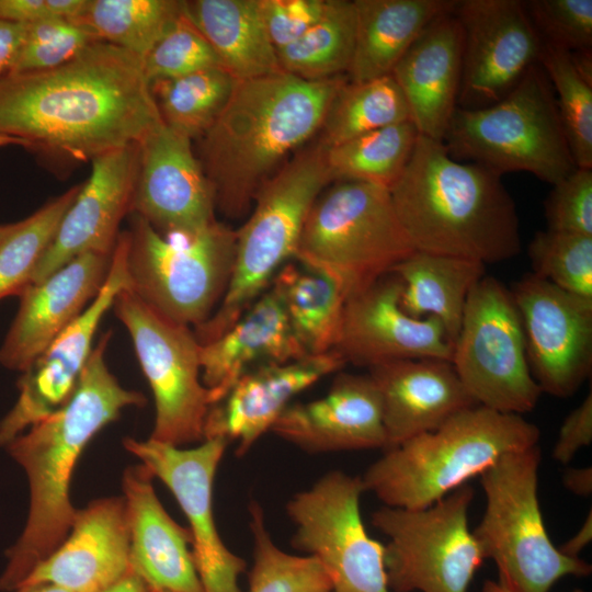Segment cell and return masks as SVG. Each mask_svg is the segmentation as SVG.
I'll use <instances>...</instances> for the list:
<instances>
[{
	"mask_svg": "<svg viewBox=\"0 0 592 592\" xmlns=\"http://www.w3.org/2000/svg\"><path fill=\"white\" fill-rule=\"evenodd\" d=\"M161 122L143 61L105 42L58 67L0 78V134L45 157L92 161Z\"/></svg>",
	"mask_w": 592,
	"mask_h": 592,
	"instance_id": "obj_1",
	"label": "cell"
},
{
	"mask_svg": "<svg viewBox=\"0 0 592 592\" xmlns=\"http://www.w3.org/2000/svg\"><path fill=\"white\" fill-rule=\"evenodd\" d=\"M111 338L106 331L93 346L69 401L4 446L27 476L30 509L22 534L7 551L0 591L16 590L68 536L77 511L69 497L71 476L89 441L124 408L146 403L141 392L124 388L110 372Z\"/></svg>",
	"mask_w": 592,
	"mask_h": 592,
	"instance_id": "obj_2",
	"label": "cell"
},
{
	"mask_svg": "<svg viewBox=\"0 0 592 592\" xmlns=\"http://www.w3.org/2000/svg\"><path fill=\"white\" fill-rule=\"evenodd\" d=\"M346 76L309 81L282 70L237 80L224 110L198 138V155L215 207L246 215L261 186L320 132Z\"/></svg>",
	"mask_w": 592,
	"mask_h": 592,
	"instance_id": "obj_3",
	"label": "cell"
},
{
	"mask_svg": "<svg viewBox=\"0 0 592 592\" xmlns=\"http://www.w3.org/2000/svg\"><path fill=\"white\" fill-rule=\"evenodd\" d=\"M500 174L452 158L443 141L419 135L389 189L415 251L498 263L520 253L515 203Z\"/></svg>",
	"mask_w": 592,
	"mask_h": 592,
	"instance_id": "obj_4",
	"label": "cell"
},
{
	"mask_svg": "<svg viewBox=\"0 0 592 592\" xmlns=\"http://www.w3.org/2000/svg\"><path fill=\"white\" fill-rule=\"evenodd\" d=\"M521 414L467 408L437 429L385 449L365 471V491L387 506L423 509L479 476L502 455L537 445Z\"/></svg>",
	"mask_w": 592,
	"mask_h": 592,
	"instance_id": "obj_5",
	"label": "cell"
},
{
	"mask_svg": "<svg viewBox=\"0 0 592 592\" xmlns=\"http://www.w3.org/2000/svg\"><path fill=\"white\" fill-rule=\"evenodd\" d=\"M327 147L298 150L258 191L253 208L236 230L235 260L225 295L210 317L193 329L200 343L228 328L269 288L277 271L293 260L306 217L331 183Z\"/></svg>",
	"mask_w": 592,
	"mask_h": 592,
	"instance_id": "obj_6",
	"label": "cell"
},
{
	"mask_svg": "<svg viewBox=\"0 0 592 592\" xmlns=\"http://www.w3.org/2000/svg\"><path fill=\"white\" fill-rule=\"evenodd\" d=\"M443 143L452 158L498 174L528 172L551 185L576 168L551 83L539 64L486 107H457Z\"/></svg>",
	"mask_w": 592,
	"mask_h": 592,
	"instance_id": "obj_7",
	"label": "cell"
},
{
	"mask_svg": "<svg viewBox=\"0 0 592 592\" xmlns=\"http://www.w3.org/2000/svg\"><path fill=\"white\" fill-rule=\"evenodd\" d=\"M414 251L388 189L335 181L314 202L293 260L332 278L348 298Z\"/></svg>",
	"mask_w": 592,
	"mask_h": 592,
	"instance_id": "obj_8",
	"label": "cell"
},
{
	"mask_svg": "<svg viewBox=\"0 0 592 592\" xmlns=\"http://www.w3.org/2000/svg\"><path fill=\"white\" fill-rule=\"evenodd\" d=\"M538 445L502 455L482 471L486 510L473 535L494 561L499 583L512 592H548L566 576L587 577L592 567L553 544L538 501Z\"/></svg>",
	"mask_w": 592,
	"mask_h": 592,
	"instance_id": "obj_9",
	"label": "cell"
},
{
	"mask_svg": "<svg viewBox=\"0 0 592 592\" xmlns=\"http://www.w3.org/2000/svg\"><path fill=\"white\" fill-rule=\"evenodd\" d=\"M127 270L133 289L166 318L192 327L220 304L235 260L236 230L215 221L185 243L166 240L132 214Z\"/></svg>",
	"mask_w": 592,
	"mask_h": 592,
	"instance_id": "obj_10",
	"label": "cell"
},
{
	"mask_svg": "<svg viewBox=\"0 0 592 592\" xmlns=\"http://www.w3.org/2000/svg\"><path fill=\"white\" fill-rule=\"evenodd\" d=\"M468 483L423 509L384 505L371 517L385 534L384 567L392 592H467L485 558L469 531Z\"/></svg>",
	"mask_w": 592,
	"mask_h": 592,
	"instance_id": "obj_11",
	"label": "cell"
},
{
	"mask_svg": "<svg viewBox=\"0 0 592 592\" xmlns=\"http://www.w3.org/2000/svg\"><path fill=\"white\" fill-rule=\"evenodd\" d=\"M451 363L479 406L522 415L543 394L511 291L493 276L485 275L469 293Z\"/></svg>",
	"mask_w": 592,
	"mask_h": 592,
	"instance_id": "obj_12",
	"label": "cell"
},
{
	"mask_svg": "<svg viewBox=\"0 0 592 592\" xmlns=\"http://www.w3.org/2000/svg\"><path fill=\"white\" fill-rule=\"evenodd\" d=\"M112 307L130 335L153 395L150 439L180 447L203 442L213 402L202 383L200 343L193 329L160 315L130 287L117 294Z\"/></svg>",
	"mask_w": 592,
	"mask_h": 592,
	"instance_id": "obj_13",
	"label": "cell"
},
{
	"mask_svg": "<svg viewBox=\"0 0 592 592\" xmlns=\"http://www.w3.org/2000/svg\"><path fill=\"white\" fill-rule=\"evenodd\" d=\"M362 478L329 471L286 505L296 531L292 546L316 558L332 592H390L384 545L366 532L360 508Z\"/></svg>",
	"mask_w": 592,
	"mask_h": 592,
	"instance_id": "obj_14",
	"label": "cell"
},
{
	"mask_svg": "<svg viewBox=\"0 0 592 592\" xmlns=\"http://www.w3.org/2000/svg\"><path fill=\"white\" fill-rule=\"evenodd\" d=\"M228 444L220 437L204 440L192 448L150 437L123 441L153 478L169 488L182 509L203 592H240L238 578L246 569V561L224 544L213 513L214 479Z\"/></svg>",
	"mask_w": 592,
	"mask_h": 592,
	"instance_id": "obj_15",
	"label": "cell"
},
{
	"mask_svg": "<svg viewBox=\"0 0 592 592\" xmlns=\"http://www.w3.org/2000/svg\"><path fill=\"white\" fill-rule=\"evenodd\" d=\"M129 232H119L107 276L87 308L22 372L19 396L0 421V446L64 407L73 395L93 349L96 329L117 294L130 287Z\"/></svg>",
	"mask_w": 592,
	"mask_h": 592,
	"instance_id": "obj_16",
	"label": "cell"
},
{
	"mask_svg": "<svg viewBox=\"0 0 592 592\" xmlns=\"http://www.w3.org/2000/svg\"><path fill=\"white\" fill-rule=\"evenodd\" d=\"M531 373L543 392L572 396L592 369V299L563 291L534 273L511 289Z\"/></svg>",
	"mask_w": 592,
	"mask_h": 592,
	"instance_id": "obj_17",
	"label": "cell"
},
{
	"mask_svg": "<svg viewBox=\"0 0 592 592\" xmlns=\"http://www.w3.org/2000/svg\"><path fill=\"white\" fill-rule=\"evenodd\" d=\"M454 14L463 31L457 107L494 104L538 64L543 41L520 0L457 1Z\"/></svg>",
	"mask_w": 592,
	"mask_h": 592,
	"instance_id": "obj_18",
	"label": "cell"
},
{
	"mask_svg": "<svg viewBox=\"0 0 592 592\" xmlns=\"http://www.w3.org/2000/svg\"><path fill=\"white\" fill-rule=\"evenodd\" d=\"M210 184L192 139L163 122L138 143V169L130 214L159 234L190 238L215 221Z\"/></svg>",
	"mask_w": 592,
	"mask_h": 592,
	"instance_id": "obj_19",
	"label": "cell"
},
{
	"mask_svg": "<svg viewBox=\"0 0 592 592\" xmlns=\"http://www.w3.org/2000/svg\"><path fill=\"white\" fill-rule=\"evenodd\" d=\"M402 283L389 273L346 298L334 348L345 364L372 368L400 360H452L453 345L435 317L413 318L400 306Z\"/></svg>",
	"mask_w": 592,
	"mask_h": 592,
	"instance_id": "obj_20",
	"label": "cell"
},
{
	"mask_svg": "<svg viewBox=\"0 0 592 592\" xmlns=\"http://www.w3.org/2000/svg\"><path fill=\"white\" fill-rule=\"evenodd\" d=\"M91 163L89 179L81 183L30 283L45 280L83 253H113L119 225L132 209L138 144L103 153Z\"/></svg>",
	"mask_w": 592,
	"mask_h": 592,
	"instance_id": "obj_21",
	"label": "cell"
},
{
	"mask_svg": "<svg viewBox=\"0 0 592 592\" xmlns=\"http://www.w3.org/2000/svg\"><path fill=\"white\" fill-rule=\"evenodd\" d=\"M345 365L334 350L286 363H267L244 373L206 417L204 440L238 443L243 456L298 394Z\"/></svg>",
	"mask_w": 592,
	"mask_h": 592,
	"instance_id": "obj_22",
	"label": "cell"
},
{
	"mask_svg": "<svg viewBox=\"0 0 592 592\" xmlns=\"http://www.w3.org/2000/svg\"><path fill=\"white\" fill-rule=\"evenodd\" d=\"M112 254L88 252L18 295L16 315L0 345V365L24 372L91 303L102 287Z\"/></svg>",
	"mask_w": 592,
	"mask_h": 592,
	"instance_id": "obj_23",
	"label": "cell"
},
{
	"mask_svg": "<svg viewBox=\"0 0 592 592\" xmlns=\"http://www.w3.org/2000/svg\"><path fill=\"white\" fill-rule=\"evenodd\" d=\"M271 431L308 453L387 445L380 397L369 375L338 373L323 397L291 403Z\"/></svg>",
	"mask_w": 592,
	"mask_h": 592,
	"instance_id": "obj_24",
	"label": "cell"
},
{
	"mask_svg": "<svg viewBox=\"0 0 592 592\" xmlns=\"http://www.w3.org/2000/svg\"><path fill=\"white\" fill-rule=\"evenodd\" d=\"M129 571L125 500L111 497L77 509L66 539L20 587L50 583L71 592H101Z\"/></svg>",
	"mask_w": 592,
	"mask_h": 592,
	"instance_id": "obj_25",
	"label": "cell"
},
{
	"mask_svg": "<svg viewBox=\"0 0 592 592\" xmlns=\"http://www.w3.org/2000/svg\"><path fill=\"white\" fill-rule=\"evenodd\" d=\"M368 372L380 397L385 449L431 432L456 413L478 406L449 361L400 360Z\"/></svg>",
	"mask_w": 592,
	"mask_h": 592,
	"instance_id": "obj_26",
	"label": "cell"
},
{
	"mask_svg": "<svg viewBox=\"0 0 592 592\" xmlns=\"http://www.w3.org/2000/svg\"><path fill=\"white\" fill-rule=\"evenodd\" d=\"M152 479L143 464L127 467L123 475L130 571L151 589L203 592L189 547L190 532L164 510Z\"/></svg>",
	"mask_w": 592,
	"mask_h": 592,
	"instance_id": "obj_27",
	"label": "cell"
},
{
	"mask_svg": "<svg viewBox=\"0 0 592 592\" xmlns=\"http://www.w3.org/2000/svg\"><path fill=\"white\" fill-rule=\"evenodd\" d=\"M463 66V31L452 12L435 19L395 66L419 135L443 141L457 109Z\"/></svg>",
	"mask_w": 592,
	"mask_h": 592,
	"instance_id": "obj_28",
	"label": "cell"
},
{
	"mask_svg": "<svg viewBox=\"0 0 592 592\" xmlns=\"http://www.w3.org/2000/svg\"><path fill=\"white\" fill-rule=\"evenodd\" d=\"M307 355L278 297L269 287L230 328L217 338L200 343L202 383L209 390L214 406L253 367L286 363Z\"/></svg>",
	"mask_w": 592,
	"mask_h": 592,
	"instance_id": "obj_29",
	"label": "cell"
},
{
	"mask_svg": "<svg viewBox=\"0 0 592 592\" xmlns=\"http://www.w3.org/2000/svg\"><path fill=\"white\" fill-rule=\"evenodd\" d=\"M356 27L351 82L390 76L395 66L439 16L452 12L455 0H353Z\"/></svg>",
	"mask_w": 592,
	"mask_h": 592,
	"instance_id": "obj_30",
	"label": "cell"
},
{
	"mask_svg": "<svg viewBox=\"0 0 592 592\" xmlns=\"http://www.w3.org/2000/svg\"><path fill=\"white\" fill-rule=\"evenodd\" d=\"M184 13L236 80L281 70L263 24L260 0L184 1Z\"/></svg>",
	"mask_w": 592,
	"mask_h": 592,
	"instance_id": "obj_31",
	"label": "cell"
},
{
	"mask_svg": "<svg viewBox=\"0 0 592 592\" xmlns=\"http://www.w3.org/2000/svg\"><path fill=\"white\" fill-rule=\"evenodd\" d=\"M483 263L414 251L390 273L402 283L400 306L413 318L435 317L454 344L473 287L486 275Z\"/></svg>",
	"mask_w": 592,
	"mask_h": 592,
	"instance_id": "obj_32",
	"label": "cell"
},
{
	"mask_svg": "<svg viewBox=\"0 0 592 592\" xmlns=\"http://www.w3.org/2000/svg\"><path fill=\"white\" fill-rule=\"evenodd\" d=\"M269 287L278 297L295 337L308 355L334 350L346 301L337 282L297 261H288Z\"/></svg>",
	"mask_w": 592,
	"mask_h": 592,
	"instance_id": "obj_33",
	"label": "cell"
},
{
	"mask_svg": "<svg viewBox=\"0 0 592 592\" xmlns=\"http://www.w3.org/2000/svg\"><path fill=\"white\" fill-rule=\"evenodd\" d=\"M354 2L329 0L321 18L298 39L276 52L282 71L309 81L346 76L353 57Z\"/></svg>",
	"mask_w": 592,
	"mask_h": 592,
	"instance_id": "obj_34",
	"label": "cell"
},
{
	"mask_svg": "<svg viewBox=\"0 0 592 592\" xmlns=\"http://www.w3.org/2000/svg\"><path fill=\"white\" fill-rule=\"evenodd\" d=\"M183 7L184 1L177 0H86L71 21L143 61Z\"/></svg>",
	"mask_w": 592,
	"mask_h": 592,
	"instance_id": "obj_35",
	"label": "cell"
},
{
	"mask_svg": "<svg viewBox=\"0 0 592 592\" xmlns=\"http://www.w3.org/2000/svg\"><path fill=\"white\" fill-rule=\"evenodd\" d=\"M407 121L409 106L391 75L364 82L348 79L329 105L319 141L332 147Z\"/></svg>",
	"mask_w": 592,
	"mask_h": 592,
	"instance_id": "obj_36",
	"label": "cell"
},
{
	"mask_svg": "<svg viewBox=\"0 0 592 592\" xmlns=\"http://www.w3.org/2000/svg\"><path fill=\"white\" fill-rule=\"evenodd\" d=\"M418 136L407 121L327 147L332 181H360L389 190L406 169Z\"/></svg>",
	"mask_w": 592,
	"mask_h": 592,
	"instance_id": "obj_37",
	"label": "cell"
},
{
	"mask_svg": "<svg viewBox=\"0 0 592 592\" xmlns=\"http://www.w3.org/2000/svg\"><path fill=\"white\" fill-rule=\"evenodd\" d=\"M237 80L224 68H209L150 83L162 122L190 139L201 138L217 119Z\"/></svg>",
	"mask_w": 592,
	"mask_h": 592,
	"instance_id": "obj_38",
	"label": "cell"
},
{
	"mask_svg": "<svg viewBox=\"0 0 592 592\" xmlns=\"http://www.w3.org/2000/svg\"><path fill=\"white\" fill-rule=\"evenodd\" d=\"M81 184L49 201L35 213L16 221L0 243V300L18 296L47 250L58 226L75 201Z\"/></svg>",
	"mask_w": 592,
	"mask_h": 592,
	"instance_id": "obj_39",
	"label": "cell"
},
{
	"mask_svg": "<svg viewBox=\"0 0 592 592\" xmlns=\"http://www.w3.org/2000/svg\"><path fill=\"white\" fill-rule=\"evenodd\" d=\"M249 512L253 537L249 592H332L331 580L316 558L278 548L265 527L261 506L252 502Z\"/></svg>",
	"mask_w": 592,
	"mask_h": 592,
	"instance_id": "obj_40",
	"label": "cell"
},
{
	"mask_svg": "<svg viewBox=\"0 0 592 592\" xmlns=\"http://www.w3.org/2000/svg\"><path fill=\"white\" fill-rule=\"evenodd\" d=\"M538 64L551 83L577 168L592 169V80L578 71L568 52L544 43Z\"/></svg>",
	"mask_w": 592,
	"mask_h": 592,
	"instance_id": "obj_41",
	"label": "cell"
},
{
	"mask_svg": "<svg viewBox=\"0 0 592 592\" xmlns=\"http://www.w3.org/2000/svg\"><path fill=\"white\" fill-rule=\"evenodd\" d=\"M535 275L569 293L592 299V237L538 231L528 244Z\"/></svg>",
	"mask_w": 592,
	"mask_h": 592,
	"instance_id": "obj_42",
	"label": "cell"
},
{
	"mask_svg": "<svg viewBox=\"0 0 592 592\" xmlns=\"http://www.w3.org/2000/svg\"><path fill=\"white\" fill-rule=\"evenodd\" d=\"M149 83L223 67L216 53L184 13L173 22L143 60ZM225 69V68H224Z\"/></svg>",
	"mask_w": 592,
	"mask_h": 592,
	"instance_id": "obj_43",
	"label": "cell"
},
{
	"mask_svg": "<svg viewBox=\"0 0 592 592\" xmlns=\"http://www.w3.org/2000/svg\"><path fill=\"white\" fill-rule=\"evenodd\" d=\"M98 41L89 30L67 19L25 25L24 41L12 73L58 67Z\"/></svg>",
	"mask_w": 592,
	"mask_h": 592,
	"instance_id": "obj_44",
	"label": "cell"
},
{
	"mask_svg": "<svg viewBox=\"0 0 592 592\" xmlns=\"http://www.w3.org/2000/svg\"><path fill=\"white\" fill-rule=\"evenodd\" d=\"M544 44L572 53L592 47V0L523 1Z\"/></svg>",
	"mask_w": 592,
	"mask_h": 592,
	"instance_id": "obj_45",
	"label": "cell"
},
{
	"mask_svg": "<svg viewBox=\"0 0 592 592\" xmlns=\"http://www.w3.org/2000/svg\"><path fill=\"white\" fill-rule=\"evenodd\" d=\"M547 229L592 237V169L576 168L544 203Z\"/></svg>",
	"mask_w": 592,
	"mask_h": 592,
	"instance_id": "obj_46",
	"label": "cell"
},
{
	"mask_svg": "<svg viewBox=\"0 0 592 592\" xmlns=\"http://www.w3.org/2000/svg\"><path fill=\"white\" fill-rule=\"evenodd\" d=\"M329 0H260L267 37L277 52L298 39L323 14Z\"/></svg>",
	"mask_w": 592,
	"mask_h": 592,
	"instance_id": "obj_47",
	"label": "cell"
},
{
	"mask_svg": "<svg viewBox=\"0 0 592 592\" xmlns=\"http://www.w3.org/2000/svg\"><path fill=\"white\" fill-rule=\"evenodd\" d=\"M86 0H0V19L29 25L50 19H76Z\"/></svg>",
	"mask_w": 592,
	"mask_h": 592,
	"instance_id": "obj_48",
	"label": "cell"
},
{
	"mask_svg": "<svg viewBox=\"0 0 592 592\" xmlns=\"http://www.w3.org/2000/svg\"><path fill=\"white\" fill-rule=\"evenodd\" d=\"M592 442V391L563 420L551 457L568 465L576 454Z\"/></svg>",
	"mask_w": 592,
	"mask_h": 592,
	"instance_id": "obj_49",
	"label": "cell"
},
{
	"mask_svg": "<svg viewBox=\"0 0 592 592\" xmlns=\"http://www.w3.org/2000/svg\"><path fill=\"white\" fill-rule=\"evenodd\" d=\"M25 36V25L0 19V78L13 72Z\"/></svg>",
	"mask_w": 592,
	"mask_h": 592,
	"instance_id": "obj_50",
	"label": "cell"
},
{
	"mask_svg": "<svg viewBox=\"0 0 592 592\" xmlns=\"http://www.w3.org/2000/svg\"><path fill=\"white\" fill-rule=\"evenodd\" d=\"M562 483L573 494L588 497L592 493V468H568L562 475Z\"/></svg>",
	"mask_w": 592,
	"mask_h": 592,
	"instance_id": "obj_51",
	"label": "cell"
},
{
	"mask_svg": "<svg viewBox=\"0 0 592 592\" xmlns=\"http://www.w3.org/2000/svg\"><path fill=\"white\" fill-rule=\"evenodd\" d=\"M592 539V513L589 511L579 531L558 549L568 557L579 558V554Z\"/></svg>",
	"mask_w": 592,
	"mask_h": 592,
	"instance_id": "obj_52",
	"label": "cell"
},
{
	"mask_svg": "<svg viewBox=\"0 0 592 592\" xmlns=\"http://www.w3.org/2000/svg\"><path fill=\"white\" fill-rule=\"evenodd\" d=\"M101 592H151V588L133 571Z\"/></svg>",
	"mask_w": 592,
	"mask_h": 592,
	"instance_id": "obj_53",
	"label": "cell"
},
{
	"mask_svg": "<svg viewBox=\"0 0 592 592\" xmlns=\"http://www.w3.org/2000/svg\"><path fill=\"white\" fill-rule=\"evenodd\" d=\"M13 592H71L67 589H64L61 587L50 584V583H38V584H30V585H22L14 590Z\"/></svg>",
	"mask_w": 592,
	"mask_h": 592,
	"instance_id": "obj_54",
	"label": "cell"
},
{
	"mask_svg": "<svg viewBox=\"0 0 592 592\" xmlns=\"http://www.w3.org/2000/svg\"><path fill=\"white\" fill-rule=\"evenodd\" d=\"M481 592H512L501 583L492 580H486L482 584ZM573 592H583L582 590H574Z\"/></svg>",
	"mask_w": 592,
	"mask_h": 592,
	"instance_id": "obj_55",
	"label": "cell"
},
{
	"mask_svg": "<svg viewBox=\"0 0 592 592\" xmlns=\"http://www.w3.org/2000/svg\"><path fill=\"white\" fill-rule=\"evenodd\" d=\"M7 146H21L26 148L27 144L22 139L0 134V148Z\"/></svg>",
	"mask_w": 592,
	"mask_h": 592,
	"instance_id": "obj_56",
	"label": "cell"
},
{
	"mask_svg": "<svg viewBox=\"0 0 592 592\" xmlns=\"http://www.w3.org/2000/svg\"><path fill=\"white\" fill-rule=\"evenodd\" d=\"M15 223L0 224V243L15 228Z\"/></svg>",
	"mask_w": 592,
	"mask_h": 592,
	"instance_id": "obj_57",
	"label": "cell"
},
{
	"mask_svg": "<svg viewBox=\"0 0 592 592\" xmlns=\"http://www.w3.org/2000/svg\"><path fill=\"white\" fill-rule=\"evenodd\" d=\"M151 592H173V591L162 590V589H151Z\"/></svg>",
	"mask_w": 592,
	"mask_h": 592,
	"instance_id": "obj_58",
	"label": "cell"
}]
</instances>
